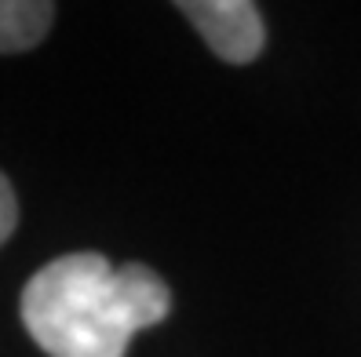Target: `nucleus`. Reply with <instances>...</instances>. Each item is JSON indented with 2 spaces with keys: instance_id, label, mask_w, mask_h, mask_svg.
<instances>
[{
  "instance_id": "nucleus-1",
  "label": "nucleus",
  "mask_w": 361,
  "mask_h": 357,
  "mask_svg": "<svg viewBox=\"0 0 361 357\" xmlns=\"http://www.w3.org/2000/svg\"><path fill=\"white\" fill-rule=\"evenodd\" d=\"M168 310L172 292L150 266H114L99 251L59 256L23 288V325L48 357H124Z\"/></svg>"
},
{
  "instance_id": "nucleus-4",
  "label": "nucleus",
  "mask_w": 361,
  "mask_h": 357,
  "mask_svg": "<svg viewBox=\"0 0 361 357\" xmlns=\"http://www.w3.org/2000/svg\"><path fill=\"white\" fill-rule=\"evenodd\" d=\"M15 223H18V201H15V190H11L8 175L0 172V244L11 237Z\"/></svg>"
},
{
  "instance_id": "nucleus-2",
  "label": "nucleus",
  "mask_w": 361,
  "mask_h": 357,
  "mask_svg": "<svg viewBox=\"0 0 361 357\" xmlns=\"http://www.w3.org/2000/svg\"><path fill=\"white\" fill-rule=\"evenodd\" d=\"M179 11L223 62L245 66L263 51V15L252 0H183Z\"/></svg>"
},
{
  "instance_id": "nucleus-3",
  "label": "nucleus",
  "mask_w": 361,
  "mask_h": 357,
  "mask_svg": "<svg viewBox=\"0 0 361 357\" xmlns=\"http://www.w3.org/2000/svg\"><path fill=\"white\" fill-rule=\"evenodd\" d=\"M55 4L48 0H0V55L30 51L48 37Z\"/></svg>"
}]
</instances>
